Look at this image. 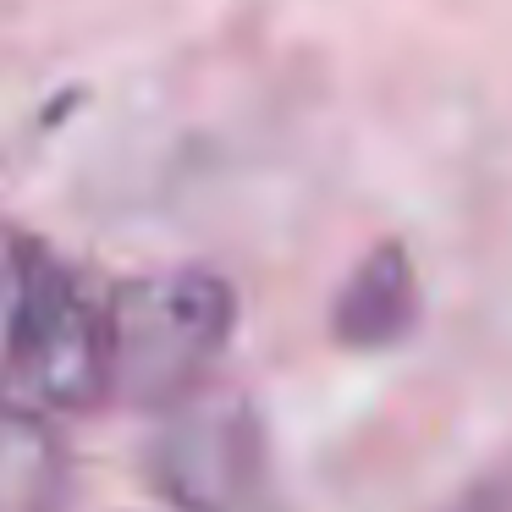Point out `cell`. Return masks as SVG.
I'll return each mask as SVG.
<instances>
[{
	"mask_svg": "<svg viewBox=\"0 0 512 512\" xmlns=\"http://www.w3.org/2000/svg\"><path fill=\"white\" fill-rule=\"evenodd\" d=\"M67 496L72 457L56 424L0 402V512H61Z\"/></svg>",
	"mask_w": 512,
	"mask_h": 512,
	"instance_id": "5",
	"label": "cell"
},
{
	"mask_svg": "<svg viewBox=\"0 0 512 512\" xmlns=\"http://www.w3.org/2000/svg\"><path fill=\"white\" fill-rule=\"evenodd\" d=\"M149 479L182 512H276L265 419L243 391L215 380L171 408L149 452Z\"/></svg>",
	"mask_w": 512,
	"mask_h": 512,
	"instance_id": "3",
	"label": "cell"
},
{
	"mask_svg": "<svg viewBox=\"0 0 512 512\" xmlns=\"http://www.w3.org/2000/svg\"><path fill=\"white\" fill-rule=\"evenodd\" d=\"M468 512H501V507H468Z\"/></svg>",
	"mask_w": 512,
	"mask_h": 512,
	"instance_id": "6",
	"label": "cell"
},
{
	"mask_svg": "<svg viewBox=\"0 0 512 512\" xmlns=\"http://www.w3.org/2000/svg\"><path fill=\"white\" fill-rule=\"evenodd\" d=\"M105 314V397L177 408L210 386L237 331V292L215 270H155L122 281Z\"/></svg>",
	"mask_w": 512,
	"mask_h": 512,
	"instance_id": "1",
	"label": "cell"
},
{
	"mask_svg": "<svg viewBox=\"0 0 512 512\" xmlns=\"http://www.w3.org/2000/svg\"><path fill=\"white\" fill-rule=\"evenodd\" d=\"M94 364V298L67 265L0 232V402L50 413Z\"/></svg>",
	"mask_w": 512,
	"mask_h": 512,
	"instance_id": "2",
	"label": "cell"
},
{
	"mask_svg": "<svg viewBox=\"0 0 512 512\" xmlns=\"http://www.w3.org/2000/svg\"><path fill=\"white\" fill-rule=\"evenodd\" d=\"M419 325V276L402 243H380L353 265V276L342 281L331 309V331L342 347L358 353H380V347L408 342V331Z\"/></svg>",
	"mask_w": 512,
	"mask_h": 512,
	"instance_id": "4",
	"label": "cell"
}]
</instances>
